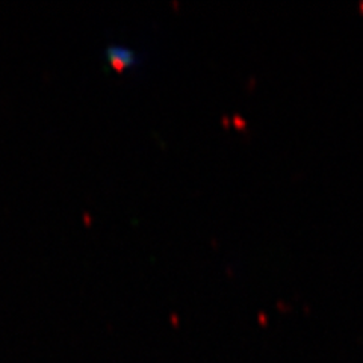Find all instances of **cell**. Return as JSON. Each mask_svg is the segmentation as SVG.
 I'll use <instances>...</instances> for the list:
<instances>
[{
    "mask_svg": "<svg viewBox=\"0 0 363 363\" xmlns=\"http://www.w3.org/2000/svg\"><path fill=\"white\" fill-rule=\"evenodd\" d=\"M106 61L118 68V70H124V68L138 67L141 64V55L135 49L129 48L126 44H109L105 49Z\"/></svg>",
    "mask_w": 363,
    "mask_h": 363,
    "instance_id": "obj_1",
    "label": "cell"
}]
</instances>
